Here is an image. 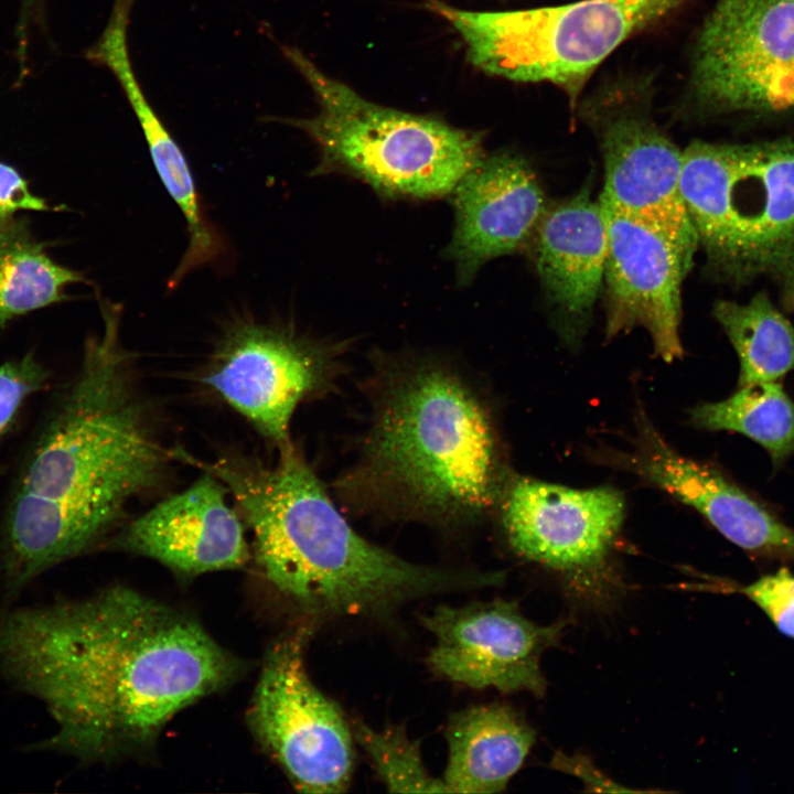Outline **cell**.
Returning <instances> with one entry per match:
<instances>
[{
	"label": "cell",
	"mask_w": 794,
	"mask_h": 794,
	"mask_svg": "<svg viewBox=\"0 0 794 794\" xmlns=\"http://www.w3.org/2000/svg\"><path fill=\"white\" fill-rule=\"evenodd\" d=\"M552 765L555 769L577 775L583 780L587 785H590L592 790L597 787V791L634 792V790L618 786L619 784L613 783L610 779L605 777V775H602L600 771L591 765L590 761L582 757H567L558 753L552 760Z\"/></svg>",
	"instance_id": "obj_27"
},
{
	"label": "cell",
	"mask_w": 794,
	"mask_h": 794,
	"mask_svg": "<svg viewBox=\"0 0 794 794\" xmlns=\"http://www.w3.org/2000/svg\"><path fill=\"white\" fill-rule=\"evenodd\" d=\"M536 266L556 328L569 345L584 336L604 282L607 226L589 186L545 212L535 233Z\"/></svg>",
	"instance_id": "obj_18"
},
{
	"label": "cell",
	"mask_w": 794,
	"mask_h": 794,
	"mask_svg": "<svg viewBox=\"0 0 794 794\" xmlns=\"http://www.w3.org/2000/svg\"><path fill=\"white\" fill-rule=\"evenodd\" d=\"M713 316L738 355L739 386L777 380L794 371V325L768 292L745 302L718 300Z\"/></svg>",
	"instance_id": "obj_21"
},
{
	"label": "cell",
	"mask_w": 794,
	"mask_h": 794,
	"mask_svg": "<svg viewBox=\"0 0 794 794\" xmlns=\"http://www.w3.org/2000/svg\"><path fill=\"white\" fill-rule=\"evenodd\" d=\"M50 377L51 372L32 352L0 364V444L28 401L49 386Z\"/></svg>",
	"instance_id": "obj_24"
},
{
	"label": "cell",
	"mask_w": 794,
	"mask_h": 794,
	"mask_svg": "<svg viewBox=\"0 0 794 794\" xmlns=\"http://www.w3.org/2000/svg\"><path fill=\"white\" fill-rule=\"evenodd\" d=\"M600 205L608 245L607 339L642 328L664 362L680 358L682 283L694 258L664 232Z\"/></svg>",
	"instance_id": "obj_14"
},
{
	"label": "cell",
	"mask_w": 794,
	"mask_h": 794,
	"mask_svg": "<svg viewBox=\"0 0 794 794\" xmlns=\"http://www.w3.org/2000/svg\"><path fill=\"white\" fill-rule=\"evenodd\" d=\"M119 310L85 344L78 372L53 396L22 448L0 506V599L11 605L47 570L95 547L171 453L137 396L118 343Z\"/></svg>",
	"instance_id": "obj_2"
},
{
	"label": "cell",
	"mask_w": 794,
	"mask_h": 794,
	"mask_svg": "<svg viewBox=\"0 0 794 794\" xmlns=\"http://www.w3.org/2000/svg\"><path fill=\"white\" fill-rule=\"evenodd\" d=\"M365 385L367 427L334 482L360 516L465 529L496 507L507 480L487 401L459 364L379 355Z\"/></svg>",
	"instance_id": "obj_3"
},
{
	"label": "cell",
	"mask_w": 794,
	"mask_h": 794,
	"mask_svg": "<svg viewBox=\"0 0 794 794\" xmlns=\"http://www.w3.org/2000/svg\"><path fill=\"white\" fill-rule=\"evenodd\" d=\"M353 737L365 750L390 793H449L442 779L427 771L420 742L411 740L404 727L376 730L364 722L354 725Z\"/></svg>",
	"instance_id": "obj_23"
},
{
	"label": "cell",
	"mask_w": 794,
	"mask_h": 794,
	"mask_svg": "<svg viewBox=\"0 0 794 794\" xmlns=\"http://www.w3.org/2000/svg\"><path fill=\"white\" fill-rule=\"evenodd\" d=\"M496 507L517 555L566 572L601 565L625 517L624 497L613 487L581 490L525 476L507 478Z\"/></svg>",
	"instance_id": "obj_13"
},
{
	"label": "cell",
	"mask_w": 794,
	"mask_h": 794,
	"mask_svg": "<svg viewBox=\"0 0 794 794\" xmlns=\"http://www.w3.org/2000/svg\"><path fill=\"white\" fill-rule=\"evenodd\" d=\"M243 668L194 618L126 587L0 607V673L57 723L34 751L97 762L149 750L178 712Z\"/></svg>",
	"instance_id": "obj_1"
},
{
	"label": "cell",
	"mask_w": 794,
	"mask_h": 794,
	"mask_svg": "<svg viewBox=\"0 0 794 794\" xmlns=\"http://www.w3.org/2000/svg\"><path fill=\"white\" fill-rule=\"evenodd\" d=\"M226 486L210 472L132 521L114 540L182 576L244 567L250 556L244 524Z\"/></svg>",
	"instance_id": "obj_17"
},
{
	"label": "cell",
	"mask_w": 794,
	"mask_h": 794,
	"mask_svg": "<svg viewBox=\"0 0 794 794\" xmlns=\"http://www.w3.org/2000/svg\"><path fill=\"white\" fill-rule=\"evenodd\" d=\"M273 465L200 463L234 496L265 578L310 613L375 616L434 593L495 586L501 572L410 562L361 536L292 442Z\"/></svg>",
	"instance_id": "obj_4"
},
{
	"label": "cell",
	"mask_w": 794,
	"mask_h": 794,
	"mask_svg": "<svg viewBox=\"0 0 794 794\" xmlns=\"http://www.w3.org/2000/svg\"><path fill=\"white\" fill-rule=\"evenodd\" d=\"M684 0H581L515 11H465L429 0L459 32L479 69L550 83L575 103L594 69L631 35Z\"/></svg>",
	"instance_id": "obj_7"
},
{
	"label": "cell",
	"mask_w": 794,
	"mask_h": 794,
	"mask_svg": "<svg viewBox=\"0 0 794 794\" xmlns=\"http://www.w3.org/2000/svg\"><path fill=\"white\" fill-rule=\"evenodd\" d=\"M690 421L710 431H733L761 444L779 463L794 453V404L777 380L739 386L728 398L690 410Z\"/></svg>",
	"instance_id": "obj_22"
},
{
	"label": "cell",
	"mask_w": 794,
	"mask_h": 794,
	"mask_svg": "<svg viewBox=\"0 0 794 794\" xmlns=\"http://www.w3.org/2000/svg\"><path fill=\"white\" fill-rule=\"evenodd\" d=\"M680 191L708 271L738 288L765 280L794 314V136L694 141Z\"/></svg>",
	"instance_id": "obj_5"
},
{
	"label": "cell",
	"mask_w": 794,
	"mask_h": 794,
	"mask_svg": "<svg viewBox=\"0 0 794 794\" xmlns=\"http://www.w3.org/2000/svg\"><path fill=\"white\" fill-rule=\"evenodd\" d=\"M651 484L702 515L725 538L766 558L794 561V529L720 471L679 453L640 415L620 459Z\"/></svg>",
	"instance_id": "obj_16"
},
{
	"label": "cell",
	"mask_w": 794,
	"mask_h": 794,
	"mask_svg": "<svg viewBox=\"0 0 794 794\" xmlns=\"http://www.w3.org/2000/svg\"><path fill=\"white\" fill-rule=\"evenodd\" d=\"M450 195L455 222L444 255L460 285L489 260L524 248L546 212L536 174L509 151L485 153Z\"/></svg>",
	"instance_id": "obj_15"
},
{
	"label": "cell",
	"mask_w": 794,
	"mask_h": 794,
	"mask_svg": "<svg viewBox=\"0 0 794 794\" xmlns=\"http://www.w3.org/2000/svg\"><path fill=\"white\" fill-rule=\"evenodd\" d=\"M340 353L290 329L243 322L224 335L203 380L278 449L297 407L335 388Z\"/></svg>",
	"instance_id": "obj_10"
},
{
	"label": "cell",
	"mask_w": 794,
	"mask_h": 794,
	"mask_svg": "<svg viewBox=\"0 0 794 794\" xmlns=\"http://www.w3.org/2000/svg\"><path fill=\"white\" fill-rule=\"evenodd\" d=\"M690 85L710 114L794 115V0H717L697 35Z\"/></svg>",
	"instance_id": "obj_9"
},
{
	"label": "cell",
	"mask_w": 794,
	"mask_h": 794,
	"mask_svg": "<svg viewBox=\"0 0 794 794\" xmlns=\"http://www.w3.org/2000/svg\"><path fill=\"white\" fill-rule=\"evenodd\" d=\"M301 624L267 651L247 710L258 743L301 793H343L354 770L353 731L336 704L311 680Z\"/></svg>",
	"instance_id": "obj_8"
},
{
	"label": "cell",
	"mask_w": 794,
	"mask_h": 794,
	"mask_svg": "<svg viewBox=\"0 0 794 794\" xmlns=\"http://www.w3.org/2000/svg\"><path fill=\"white\" fill-rule=\"evenodd\" d=\"M81 272L55 262L24 217L0 218V328L12 319L64 300Z\"/></svg>",
	"instance_id": "obj_20"
},
{
	"label": "cell",
	"mask_w": 794,
	"mask_h": 794,
	"mask_svg": "<svg viewBox=\"0 0 794 794\" xmlns=\"http://www.w3.org/2000/svg\"><path fill=\"white\" fill-rule=\"evenodd\" d=\"M449 793H498L523 765L534 729L511 707L483 705L451 716L446 729Z\"/></svg>",
	"instance_id": "obj_19"
},
{
	"label": "cell",
	"mask_w": 794,
	"mask_h": 794,
	"mask_svg": "<svg viewBox=\"0 0 794 794\" xmlns=\"http://www.w3.org/2000/svg\"><path fill=\"white\" fill-rule=\"evenodd\" d=\"M24 1H39V0H24Z\"/></svg>",
	"instance_id": "obj_28"
},
{
	"label": "cell",
	"mask_w": 794,
	"mask_h": 794,
	"mask_svg": "<svg viewBox=\"0 0 794 794\" xmlns=\"http://www.w3.org/2000/svg\"><path fill=\"white\" fill-rule=\"evenodd\" d=\"M420 620L434 637L427 663L437 675L475 689L544 695L540 657L560 637L562 622L537 625L504 600L440 604Z\"/></svg>",
	"instance_id": "obj_12"
},
{
	"label": "cell",
	"mask_w": 794,
	"mask_h": 794,
	"mask_svg": "<svg viewBox=\"0 0 794 794\" xmlns=\"http://www.w3.org/2000/svg\"><path fill=\"white\" fill-rule=\"evenodd\" d=\"M607 97L589 105L604 164L600 203L669 236L691 258L699 248L682 191L683 151L658 128L645 105Z\"/></svg>",
	"instance_id": "obj_11"
},
{
	"label": "cell",
	"mask_w": 794,
	"mask_h": 794,
	"mask_svg": "<svg viewBox=\"0 0 794 794\" xmlns=\"http://www.w3.org/2000/svg\"><path fill=\"white\" fill-rule=\"evenodd\" d=\"M283 51L320 104L315 117L290 120L320 149L315 174H347L387 198L429 200L451 194L485 155L483 133L368 101L300 51Z\"/></svg>",
	"instance_id": "obj_6"
},
{
	"label": "cell",
	"mask_w": 794,
	"mask_h": 794,
	"mask_svg": "<svg viewBox=\"0 0 794 794\" xmlns=\"http://www.w3.org/2000/svg\"><path fill=\"white\" fill-rule=\"evenodd\" d=\"M20 210L46 211V202L34 195L22 175L9 164L0 162V218L13 216Z\"/></svg>",
	"instance_id": "obj_26"
},
{
	"label": "cell",
	"mask_w": 794,
	"mask_h": 794,
	"mask_svg": "<svg viewBox=\"0 0 794 794\" xmlns=\"http://www.w3.org/2000/svg\"><path fill=\"white\" fill-rule=\"evenodd\" d=\"M784 635L794 639V575L787 567L740 589Z\"/></svg>",
	"instance_id": "obj_25"
}]
</instances>
